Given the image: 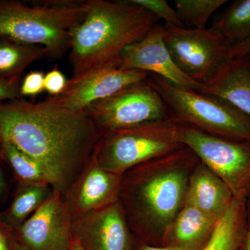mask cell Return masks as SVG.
I'll return each instance as SVG.
<instances>
[{
	"label": "cell",
	"mask_w": 250,
	"mask_h": 250,
	"mask_svg": "<svg viewBox=\"0 0 250 250\" xmlns=\"http://www.w3.org/2000/svg\"><path fill=\"white\" fill-rule=\"evenodd\" d=\"M101 134L85 111H72L52 97L0 103V141L41 163L65 197L93 159Z\"/></svg>",
	"instance_id": "1"
},
{
	"label": "cell",
	"mask_w": 250,
	"mask_h": 250,
	"mask_svg": "<svg viewBox=\"0 0 250 250\" xmlns=\"http://www.w3.org/2000/svg\"><path fill=\"white\" fill-rule=\"evenodd\" d=\"M159 24V18L131 0H86V14L72 33L69 50L72 77L118 63L126 47Z\"/></svg>",
	"instance_id": "2"
},
{
	"label": "cell",
	"mask_w": 250,
	"mask_h": 250,
	"mask_svg": "<svg viewBox=\"0 0 250 250\" xmlns=\"http://www.w3.org/2000/svg\"><path fill=\"white\" fill-rule=\"evenodd\" d=\"M85 14L86 1H0V37L42 46L55 60L70 50L72 33Z\"/></svg>",
	"instance_id": "3"
},
{
	"label": "cell",
	"mask_w": 250,
	"mask_h": 250,
	"mask_svg": "<svg viewBox=\"0 0 250 250\" xmlns=\"http://www.w3.org/2000/svg\"><path fill=\"white\" fill-rule=\"evenodd\" d=\"M148 79L174 123L223 139L250 142V118L231 104L213 95L179 88L157 75L149 74Z\"/></svg>",
	"instance_id": "4"
},
{
	"label": "cell",
	"mask_w": 250,
	"mask_h": 250,
	"mask_svg": "<svg viewBox=\"0 0 250 250\" xmlns=\"http://www.w3.org/2000/svg\"><path fill=\"white\" fill-rule=\"evenodd\" d=\"M181 146L177 124L169 119L105 133L93 158L106 170L123 174Z\"/></svg>",
	"instance_id": "5"
},
{
	"label": "cell",
	"mask_w": 250,
	"mask_h": 250,
	"mask_svg": "<svg viewBox=\"0 0 250 250\" xmlns=\"http://www.w3.org/2000/svg\"><path fill=\"white\" fill-rule=\"evenodd\" d=\"M163 36L177 67L200 84L209 83L231 59V45L212 27L190 29L164 23Z\"/></svg>",
	"instance_id": "6"
},
{
	"label": "cell",
	"mask_w": 250,
	"mask_h": 250,
	"mask_svg": "<svg viewBox=\"0 0 250 250\" xmlns=\"http://www.w3.org/2000/svg\"><path fill=\"white\" fill-rule=\"evenodd\" d=\"M85 111L101 136L114 130L170 119L164 100L148 77L92 104Z\"/></svg>",
	"instance_id": "7"
},
{
	"label": "cell",
	"mask_w": 250,
	"mask_h": 250,
	"mask_svg": "<svg viewBox=\"0 0 250 250\" xmlns=\"http://www.w3.org/2000/svg\"><path fill=\"white\" fill-rule=\"evenodd\" d=\"M179 142L188 147L230 190L250 168V142L232 141L204 132L190 125L177 124Z\"/></svg>",
	"instance_id": "8"
},
{
	"label": "cell",
	"mask_w": 250,
	"mask_h": 250,
	"mask_svg": "<svg viewBox=\"0 0 250 250\" xmlns=\"http://www.w3.org/2000/svg\"><path fill=\"white\" fill-rule=\"evenodd\" d=\"M72 221L65 198L54 190L13 237L29 250H70Z\"/></svg>",
	"instance_id": "9"
},
{
	"label": "cell",
	"mask_w": 250,
	"mask_h": 250,
	"mask_svg": "<svg viewBox=\"0 0 250 250\" xmlns=\"http://www.w3.org/2000/svg\"><path fill=\"white\" fill-rule=\"evenodd\" d=\"M149 73L118 67V63L97 67L68 80L62 95L52 98L72 111H84L92 104L147 79Z\"/></svg>",
	"instance_id": "10"
},
{
	"label": "cell",
	"mask_w": 250,
	"mask_h": 250,
	"mask_svg": "<svg viewBox=\"0 0 250 250\" xmlns=\"http://www.w3.org/2000/svg\"><path fill=\"white\" fill-rule=\"evenodd\" d=\"M72 237L83 250H133L131 231L118 200L73 220Z\"/></svg>",
	"instance_id": "11"
},
{
	"label": "cell",
	"mask_w": 250,
	"mask_h": 250,
	"mask_svg": "<svg viewBox=\"0 0 250 250\" xmlns=\"http://www.w3.org/2000/svg\"><path fill=\"white\" fill-rule=\"evenodd\" d=\"M118 67L157 75L184 89L201 92L204 86L187 77L176 65L164 42L161 23L123 51Z\"/></svg>",
	"instance_id": "12"
},
{
	"label": "cell",
	"mask_w": 250,
	"mask_h": 250,
	"mask_svg": "<svg viewBox=\"0 0 250 250\" xmlns=\"http://www.w3.org/2000/svg\"><path fill=\"white\" fill-rule=\"evenodd\" d=\"M122 177L103 168L93 158L64 197L72 220L117 201Z\"/></svg>",
	"instance_id": "13"
},
{
	"label": "cell",
	"mask_w": 250,
	"mask_h": 250,
	"mask_svg": "<svg viewBox=\"0 0 250 250\" xmlns=\"http://www.w3.org/2000/svg\"><path fill=\"white\" fill-rule=\"evenodd\" d=\"M200 93L223 99L250 118V57L229 59Z\"/></svg>",
	"instance_id": "14"
},
{
	"label": "cell",
	"mask_w": 250,
	"mask_h": 250,
	"mask_svg": "<svg viewBox=\"0 0 250 250\" xmlns=\"http://www.w3.org/2000/svg\"><path fill=\"white\" fill-rule=\"evenodd\" d=\"M185 203L194 206L218 221L231 203V190L206 166H200L190 178Z\"/></svg>",
	"instance_id": "15"
},
{
	"label": "cell",
	"mask_w": 250,
	"mask_h": 250,
	"mask_svg": "<svg viewBox=\"0 0 250 250\" xmlns=\"http://www.w3.org/2000/svg\"><path fill=\"white\" fill-rule=\"evenodd\" d=\"M217 222L194 206L185 203L174 223L170 246L187 250H202Z\"/></svg>",
	"instance_id": "16"
},
{
	"label": "cell",
	"mask_w": 250,
	"mask_h": 250,
	"mask_svg": "<svg viewBox=\"0 0 250 250\" xmlns=\"http://www.w3.org/2000/svg\"><path fill=\"white\" fill-rule=\"evenodd\" d=\"M53 191L49 184H20L11 205L0 213V220L13 232L40 208Z\"/></svg>",
	"instance_id": "17"
},
{
	"label": "cell",
	"mask_w": 250,
	"mask_h": 250,
	"mask_svg": "<svg viewBox=\"0 0 250 250\" xmlns=\"http://www.w3.org/2000/svg\"><path fill=\"white\" fill-rule=\"evenodd\" d=\"M44 57H47V52L42 46L0 37V77L21 79L29 65Z\"/></svg>",
	"instance_id": "18"
},
{
	"label": "cell",
	"mask_w": 250,
	"mask_h": 250,
	"mask_svg": "<svg viewBox=\"0 0 250 250\" xmlns=\"http://www.w3.org/2000/svg\"><path fill=\"white\" fill-rule=\"evenodd\" d=\"M212 28L234 46L250 37V0H236L215 18Z\"/></svg>",
	"instance_id": "19"
},
{
	"label": "cell",
	"mask_w": 250,
	"mask_h": 250,
	"mask_svg": "<svg viewBox=\"0 0 250 250\" xmlns=\"http://www.w3.org/2000/svg\"><path fill=\"white\" fill-rule=\"evenodd\" d=\"M0 154L9 163L20 184H49L54 190L53 177L39 161L7 141H0Z\"/></svg>",
	"instance_id": "20"
},
{
	"label": "cell",
	"mask_w": 250,
	"mask_h": 250,
	"mask_svg": "<svg viewBox=\"0 0 250 250\" xmlns=\"http://www.w3.org/2000/svg\"><path fill=\"white\" fill-rule=\"evenodd\" d=\"M242 205L233 199L215 224L211 234L202 250H237L240 238Z\"/></svg>",
	"instance_id": "21"
},
{
	"label": "cell",
	"mask_w": 250,
	"mask_h": 250,
	"mask_svg": "<svg viewBox=\"0 0 250 250\" xmlns=\"http://www.w3.org/2000/svg\"><path fill=\"white\" fill-rule=\"evenodd\" d=\"M227 0H175L174 9L184 28L204 29L212 15Z\"/></svg>",
	"instance_id": "22"
},
{
	"label": "cell",
	"mask_w": 250,
	"mask_h": 250,
	"mask_svg": "<svg viewBox=\"0 0 250 250\" xmlns=\"http://www.w3.org/2000/svg\"><path fill=\"white\" fill-rule=\"evenodd\" d=\"M134 4L154 15L159 20L165 21L166 24L174 27L184 28L177 16L175 9L166 0H131Z\"/></svg>",
	"instance_id": "23"
},
{
	"label": "cell",
	"mask_w": 250,
	"mask_h": 250,
	"mask_svg": "<svg viewBox=\"0 0 250 250\" xmlns=\"http://www.w3.org/2000/svg\"><path fill=\"white\" fill-rule=\"evenodd\" d=\"M45 73L41 71H31L21 81L20 93L21 97H35L45 91Z\"/></svg>",
	"instance_id": "24"
},
{
	"label": "cell",
	"mask_w": 250,
	"mask_h": 250,
	"mask_svg": "<svg viewBox=\"0 0 250 250\" xmlns=\"http://www.w3.org/2000/svg\"><path fill=\"white\" fill-rule=\"evenodd\" d=\"M67 82L65 75L60 70L54 67L45 75L44 88L49 97H57L62 95L66 88Z\"/></svg>",
	"instance_id": "25"
},
{
	"label": "cell",
	"mask_w": 250,
	"mask_h": 250,
	"mask_svg": "<svg viewBox=\"0 0 250 250\" xmlns=\"http://www.w3.org/2000/svg\"><path fill=\"white\" fill-rule=\"evenodd\" d=\"M21 79L1 78L0 77V103L21 98Z\"/></svg>",
	"instance_id": "26"
},
{
	"label": "cell",
	"mask_w": 250,
	"mask_h": 250,
	"mask_svg": "<svg viewBox=\"0 0 250 250\" xmlns=\"http://www.w3.org/2000/svg\"><path fill=\"white\" fill-rule=\"evenodd\" d=\"M230 57L231 58L250 57V37L241 43L231 46L230 49Z\"/></svg>",
	"instance_id": "27"
},
{
	"label": "cell",
	"mask_w": 250,
	"mask_h": 250,
	"mask_svg": "<svg viewBox=\"0 0 250 250\" xmlns=\"http://www.w3.org/2000/svg\"><path fill=\"white\" fill-rule=\"evenodd\" d=\"M12 231L0 220V250H11V240Z\"/></svg>",
	"instance_id": "28"
},
{
	"label": "cell",
	"mask_w": 250,
	"mask_h": 250,
	"mask_svg": "<svg viewBox=\"0 0 250 250\" xmlns=\"http://www.w3.org/2000/svg\"><path fill=\"white\" fill-rule=\"evenodd\" d=\"M136 250H187L184 248H179V247L170 246L166 248H157V247H153L147 246V245H141L138 246Z\"/></svg>",
	"instance_id": "29"
},
{
	"label": "cell",
	"mask_w": 250,
	"mask_h": 250,
	"mask_svg": "<svg viewBox=\"0 0 250 250\" xmlns=\"http://www.w3.org/2000/svg\"><path fill=\"white\" fill-rule=\"evenodd\" d=\"M10 243H11V250H29L26 247L18 242L17 240L15 239L13 237V234L11 240H10Z\"/></svg>",
	"instance_id": "30"
},
{
	"label": "cell",
	"mask_w": 250,
	"mask_h": 250,
	"mask_svg": "<svg viewBox=\"0 0 250 250\" xmlns=\"http://www.w3.org/2000/svg\"><path fill=\"white\" fill-rule=\"evenodd\" d=\"M6 187H7V184H6V179L2 171L0 169V197L4 193Z\"/></svg>",
	"instance_id": "31"
},
{
	"label": "cell",
	"mask_w": 250,
	"mask_h": 250,
	"mask_svg": "<svg viewBox=\"0 0 250 250\" xmlns=\"http://www.w3.org/2000/svg\"><path fill=\"white\" fill-rule=\"evenodd\" d=\"M246 250H250V219L249 231H248V239H247V242H246Z\"/></svg>",
	"instance_id": "32"
},
{
	"label": "cell",
	"mask_w": 250,
	"mask_h": 250,
	"mask_svg": "<svg viewBox=\"0 0 250 250\" xmlns=\"http://www.w3.org/2000/svg\"><path fill=\"white\" fill-rule=\"evenodd\" d=\"M70 250H83L82 248L76 243V242L72 241V244Z\"/></svg>",
	"instance_id": "33"
}]
</instances>
